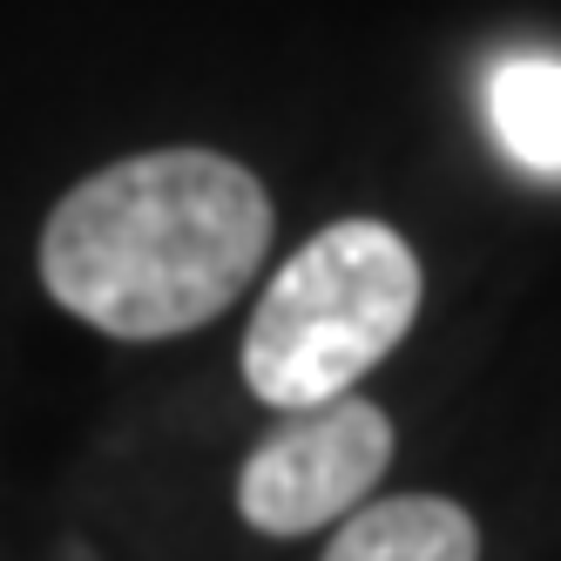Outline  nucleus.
I'll return each mask as SVG.
<instances>
[{"mask_svg": "<svg viewBox=\"0 0 561 561\" xmlns=\"http://www.w3.org/2000/svg\"><path fill=\"white\" fill-rule=\"evenodd\" d=\"M271 251L264 183L217 149H149L82 176L42 224V285L108 339L224 318Z\"/></svg>", "mask_w": 561, "mask_h": 561, "instance_id": "f257e3e1", "label": "nucleus"}, {"mask_svg": "<svg viewBox=\"0 0 561 561\" xmlns=\"http://www.w3.org/2000/svg\"><path fill=\"white\" fill-rule=\"evenodd\" d=\"M392 467V420L358 392H339L325 407L285 413L257 439V454L237 473V514L271 541H298L311 528H332Z\"/></svg>", "mask_w": 561, "mask_h": 561, "instance_id": "7ed1b4c3", "label": "nucleus"}, {"mask_svg": "<svg viewBox=\"0 0 561 561\" xmlns=\"http://www.w3.org/2000/svg\"><path fill=\"white\" fill-rule=\"evenodd\" d=\"M488 115L514 163L561 170V61L514 55L488 75Z\"/></svg>", "mask_w": 561, "mask_h": 561, "instance_id": "39448f33", "label": "nucleus"}, {"mask_svg": "<svg viewBox=\"0 0 561 561\" xmlns=\"http://www.w3.org/2000/svg\"><path fill=\"white\" fill-rule=\"evenodd\" d=\"M325 561H480V528L447 494H386L345 514Z\"/></svg>", "mask_w": 561, "mask_h": 561, "instance_id": "20e7f679", "label": "nucleus"}, {"mask_svg": "<svg viewBox=\"0 0 561 561\" xmlns=\"http://www.w3.org/2000/svg\"><path fill=\"white\" fill-rule=\"evenodd\" d=\"M426 298L420 251L379 217H345L264 285L244 325V386L277 413H305L352 392L399 352Z\"/></svg>", "mask_w": 561, "mask_h": 561, "instance_id": "f03ea898", "label": "nucleus"}]
</instances>
